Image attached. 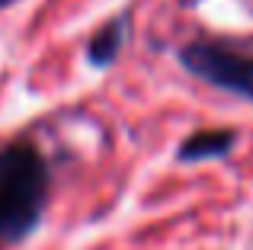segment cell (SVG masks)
Instances as JSON below:
<instances>
[{"label":"cell","instance_id":"cell-4","mask_svg":"<svg viewBox=\"0 0 253 250\" xmlns=\"http://www.w3.org/2000/svg\"><path fill=\"white\" fill-rule=\"evenodd\" d=\"M125 39H128V19L116 16L109 23H103L86 42V61L93 68H109L125 48Z\"/></svg>","mask_w":253,"mask_h":250},{"label":"cell","instance_id":"cell-2","mask_svg":"<svg viewBox=\"0 0 253 250\" xmlns=\"http://www.w3.org/2000/svg\"><path fill=\"white\" fill-rule=\"evenodd\" d=\"M179 64L199 81L253 103V58L224 45L192 42L179 48Z\"/></svg>","mask_w":253,"mask_h":250},{"label":"cell","instance_id":"cell-3","mask_svg":"<svg viewBox=\"0 0 253 250\" xmlns=\"http://www.w3.org/2000/svg\"><path fill=\"white\" fill-rule=\"evenodd\" d=\"M237 144L234 128H202L192 131L189 138H183L176 151V161L183 164H202V161H224Z\"/></svg>","mask_w":253,"mask_h":250},{"label":"cell","instance_id":"cell-1","mask_svg":"<svg viewBox=\"0 0 253 250\" xmlns=\"http://www.w3.org/2000/svg\"><path fill=\"white\" fill-rule=\"evenodd\" d=\"M51 199V167L36 141L0 148V244L13 247L39 231Z\"/></svg>","mask_w":253,"mask_h":250},{"label":"cell","instance_id":"cell-5","mask_svg":"<svg viewBox=\"0 0 253 250\" xmlns=\"http://www.w3.org/2000/svg\"><path fill=\"white\" fill-rule=\"evenodd\" d=\"M16 0H0V10H6V6H13Z\"/></svg>","mask_w":253,"mask_h":250}]
</instances>
